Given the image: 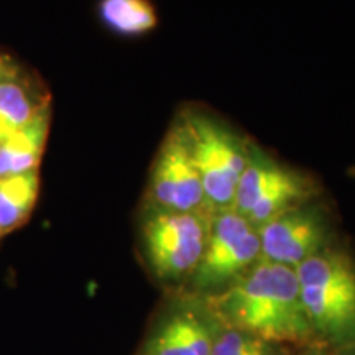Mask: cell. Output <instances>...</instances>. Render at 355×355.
Listing matches in <instances>:
<instances>
[{
	"label": "cell",
	"instance_id": "6da1fadb",
	"mask_svg": "<svg viewBox=\"0 0 355 355\" xmlns=\"http://www.w3.org/2000/svg\"><path fill=\"white\" fill-rule=\"evenodd\" d=\"M209 301L214 316L227 329L268 344H308L314 339L298 278L290 266L259 260Z\"/></svg>",
	"mask_w": 355,
	"mask_h": 355
},
{
	"label": "cell",
	"instance_id": "5bb4252c",
	"mask_svg": "<svg viewBox=\"0 0 355 355\" xmlns=\"http://www.w3.org/2000/svg\"><path fill=\"white\" fill-rule=\"evenodd\" d=\"M211 355H277L272 344L243 332L227 329L216 337Z\"/></svg>",
	"mask_w": 355,
	"mask_h": 355
},
{
	"label": "cell",
	"instance_id": "ba28073f",
	"mask_svg": "<svg viewBox=\"0 0 355 355\" xmlns=\"http://www.w3.org/2000/svg\"><path fill=\"white\" fill-rule=\"evenodd\" d=\"M261 259L295 270L331 247V220L321 204L309 201L291 207L257 229Z\"/></svg>",
	"mask_w": 355,
	"mask_h": 355
},
{
	"label": "cell",
	"instance_id": "52a82bcc",
	"mask_svg": "<svg viewBox=\"0 0 355 355\" xmlns=\"http://www.w3.org/2000/svg\"><path fill=\"white\" fill-rule=\"evenodd\" d=\"M152 207L176 212H209L188 133L178 115L155 157L148 180ZM212 216V214H211Z\"/></svg>",
	"mask_w": 355,
	"mask_h": 355
},
{
	"label": "cell",
	"instance_id": "7c38bea8",
	"mask_svg": "<svg viewBox=\"0 0 355 355\" xmlns=\"http://www.w3.org/2000/svg\"><path fill=\"white\" fill-rule=\"evenodd\" d=\"M40 194L37 171L0 178V230L6 235L28 220Z\"/></svg>",
	"mask_w": 355,
	"mask_h": 355
},
{
	"label": "cell",
	"instance_id": "ac0fdd59",
	"mask_svg": "<svg viewBox=\"0 0 355 355\" xmlns=\"http://www.w3.org/2000/svg\"><path fill=\"white\" fill-rule=\"evenodd\" d=\"M2 235H3V234H2V230H0V237H2Z\"/></svg>",
	"mask_w": 355,
	"mask_h": 355
},
{
	"label": "cell",
	"instance_id": "277c9868",
	"mask_svg": "<svg viewBox=\"0 0 355 355\" xmlns=\"http://www.w3.org/2000/svg\"><path fill=\"white\" fill-rule=\"evenodd\" d=\"M318 194L316 178L285 165L250 140L232 211L242 216L252 227L259 229L282 212L314 201Z\"/></svg>",
	"mask_w": 355,
	"mask_h": 355
},
{
	"label": "cell",
	"instance_id": "5b68a950",
	"mask_svg": "<svg viewBox=\"0 0 355 355\" xmlns=\"http://www.w3.org/2000/svg\"><path fill=\"white\" fill-rule=\"evenodd\" d=\"M209 212L152 207L141 229L145 254L158 278L180 279L194 272L206 245Z\"/></svg>",
	"mask_w": 355,
	"mask_h": 355
},
{
	"label": "cell",
	"instance_id": "9c48e42d",
	"mask_svg": "<svg viewBox=\"0 0 355 355\" xmlns=\"http://www.w3.org/2000/svg\"><path fill=\"white\" fill-rule=\"evenodd\" d=\"M51 107V99L40 83L17 69L0 79V140L25 127Z\"/></svg>",
	"mask_w": 355,
	"mask_h": 355
},
{
	"label": "cell",
	"instance_id": "30bf717a",
	"mask_svg": "<svg viewBox=\"0 0 355 355\" xmlns=\"http://www.w3.org/2000/svg\"><path fill=\"white\" fill-rule=\"evenodd\" d=\"M212 337L207 326L191 311L175 313L150 337L144 355H211Z\"/></svg>",
	"mask_w": 355,
	"mask_h": 355
},
{
	"label": "cell",
	"instance_id": "9a60e30c",
	"mask_svg": "<svg viewBox=\"0 0 355 355\" xmlns=\"http://www.w3.org/2000/svg\"><path fill=\"white\" fill-rule=\"evenodd\" d=\"M17 69H20V66L17 64L10 56L0 53V79L8 76V74L15 73Z\"/></svg>",
	"mask_w": 355,
	"mask_h": 355
},
{
	"label": "cell",
	"instance_id": "7a4b0ae2",
	"mask_svg": "<svg viewBox=\"0 0 355 355\" xmlns=\"http://www.w3.org/2000/svg\"><path fill=\"white\" fill-rule=\"evenodd\" d=\"M314 339L340 349L355 344V260L327 247L295 268Z\"/></svg>",
	"mask_w": 355,
	"mask_h": 355
},
{
	"label": "cell",
	"instance_id": "8992f818",
	"mask_svg": "<svg viewBox=\"0 0 355 355\" xmlns=\"http://www.w3.org/2000/svg\"><path fill=\"white\" fill-rule=\"evenodd\" d=\"M261 259L255 227L229 209L212 214L201 260L191 273L198 291H222L245 275Z\"/></svg>",
	"mask_w": 355,
	"mask_h": 355
},
{
	"label": "cell",
	"instance_id": "3957f363",
	"mask_svg": "<svg viewBox=\"0 0 355 355\" xmlns=\"http://www.w3.org/2000/svg\"><path fill=\"white\" fill-rule=\"evenodd\" d=\"M180 117L201 176L207 211L216 214L232 209L250 140L220 117L202 109H186Z\"/></svg>",
	"mask_w": 355,
	"mask_h": 355
},
{
	"label": "cell",
	"instance_id": "2e32d148",
	"mask_svg": "<svg viewBox=\"0 0 355 355\" xmlns=\"http://www.w3.org/2000/svg\"><path fill=\"white\" fill-rule=\"evenodd\" d=\"M334 354L336 355H355V344H350V345H345V347L336 349Z\"/></svg>",
	"mask_w": 355,
	"mask_h": 355
},
{
	"label": "cell",
	"instance_id": "4fadbf2b",
	"mask_svg": "<svg viewBox=\"0 0 355 355\" xmlns=\"http://www.w3.org/2000/svg\"><path fill=\"white\" fill-rule=\"evenodd\" d=\"M97 13L110 32L122 37H141L158 25L152 0H99Z\"/></svg>",
	"mask_w": 355,
	"mask_h": 355
},
{
	"label": "cell",
	"instance_id": "8fae6325",
	"mask_svg": "<svg viewBox=\"0 0 355 355\" xmlns=\"http://www.w3.org/2000/svg\"><path fill=\"white\" fill-rule=\"evenodd\" d=\"M51 123V107L0 140V178L37 171Z\"/></svg>",
	"mask_w": 355,
	"mask_h": 355
},
{
	"label": "cell",
	"instance_id": "e0dca14e",
	"mask_svg": "<svg viewBox=\"0 0 355 355\" xmlns=\"http://www.w3.org/2000/svg\"><path fill=\"white\" fill-rule=\"evenodd\" d=\"M322 355H336L334 352H332V354H322Z\"/></svg>",
	"mask_w": 355,
	"mask_h": 355
}]
</instances>
